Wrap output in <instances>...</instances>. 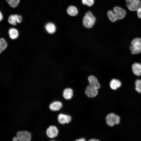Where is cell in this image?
<instances>
[{
  "instance_id": "7",
  "label": "cell",
  "mask_w": 141,
  "mask_h": 141,
  "mask_svg": "<svg viewBox=\"0 0 141 141\" xmlns=\"http://www.w3.org/2000/svg\"><path fill=\"white\" fill-rule=\"evenodd\" d=\"M46 132L47 136L50 138L51 141L52 139L58 136L59 131L56 126L51 125L46 129Z\"/></svg>"
},
{
  "instance_id": "3",
  "label": "cell",
  "mask_w": 141,
  "mask_h": 141,
  "mask_svg": "<svg viewBox=\"0 0 141 141\" xmlns=\"http://www.w3.org/2000/svg\"><path fill=\"white\" fill-rule=\"evenodd\" d=\"M95 16L90 11L87 12L84 16L83 20L84 25L86 27L90 28L93 26L96 21Z\"/></svg>"
},
{
  "instance_id": "13",
  "label": "cell",
  "mask_w": 141,
  "mask_h": 141,
  "mask_svg": "<svg viewBox=\"0 0 141 141\" xmlns=\"http://www.w3.org/2000/svg\"><path fill=\"white\" fill-rule=\"evenodd\" d=\"M73 95V90L69 88H66L64 89L63 92V96L64 98L67 100L72 98Z\"/></svg>"
},
{
  "instance_id": "6",
  "label": "cell",
  "mask_w": 141,
  "mask_h": 141,
  "mask_svg": "<svg viewBox=\"0 0 141 141\" xmlns=\"http://www.w3.org/2000/svg\"><path fill=\"white\" fill-rule=\"evenodd\" d=\"M16 136L19 141H31V133L27 131L21 130L17 131Z\"/></svg>"
},
{
  "instance_id": "27",
  "label": "cell",
  "mask_w": 141,
  "mask_h": 141,
  "mask_svg": "<svg viewBox=\"0 0 141 141\" xmlns=\"http://www.w3.org/2000/svg\"><path fill=\"white\" fill-rule=\"evenodd\" d=\"M89 140V141H99L98 140H96V139H91L90 140Z\"/></svg>"
},
{
  "instance_id": "5",
  "label": "cell",
  "mask_w": 141,
  "mask_h": 141,
  "mask_svg": "<svg viewBox=\"0 0 141 141\" xmlns=\"http://www.w3.org/2000/svg\"><path fill=\"white\" fill-rule=\"evenodd\" d=\"M126 6L128 9L131 11H137L141 7V1L140 0H125Z\"/></svg>"
},
{
  "instance_id": "16",
  "label": "cell",
  "mask_w": 141,
  "mask_h": 141,
  "mask_svg": "<svg viewBox=\"0 0 141 141\" xmlns=\"http://www.w3.org/2000/svg\"><path fill=\"white\" fill-rule=\"evenodd\" d=\"M8 33L10 38L12 39H16L19 36V33L17 30L15 28H10L9 30Z\"/></svg>"
},
{
  "instance_id": "10",
  "label": "cell",
  "mask_w": 141,
  "mask_h": 141,
  "mask_svg": "<svg viewBox=\"0 0 141 141\" xmlns=\"http://www.w3.org/2000/svg\"><path fill=\"white\" fill-rule=\"evenodd\" d=\"M62 105V103L60 101H55L50 103L49 105V108L51 111H56L60 110Z\"/></svg>"
},
{
  "instance_id": "24",
  "label": "cell",
  "mask_w": 141,
  "mask_h": 141,
  "mask_svg": "<svg viewBox=\"0 0 141 141\" xmlns=\"http://www.w3.org/2000/svg\"><path fill=\"white\" fill-rule=\"evenodd\" d=\"M12 141H19L16 136H15L13 137Z\"/></svg>"
},
{
  "instance_id": "11",
  "label": "cell",
  "mask_w": 141,
  "mask_h": 141,
  "mask_svg": "<svg viewBox=\"0 0 141 141\" xmlns=\"http://www.w3.org/2000/svg\"><path fill=\"white\" fill-rule=\"evenodd\" d=\"M89 85L98 89L100 87V85L97 78L92 75L89 76L88 78Z\"/></svg>"
},
{
  "instance_id": "19",
  "label": "cell",
  "mask_w": 141,
  "mask_h": 141,
  "mask_svg": "<svg viewBox=\"0 0 141 141\" xmlns=\"http://www.w3.org/2000/svg\"><path fill=\"white\" fill-rule=\"evenodd\" d=\"M7 44L5 40L3 38L0 40V53L4 50L7 46Z\"/></svg>"
},
{
  "instance_id": "22",
  "label": "cell",
  "mask_w": 141,
  "mask_h": 141,
  "mask_svg": "<svg viewBox=\"0 0 141 141\" xmlns=\"http://www.w3.org/2000/svg\"><path fill=\"white\" fill-rule=\"evenodd\" d=\"M83 4L86 5L89 7L92 6L94 3V0H82Z\"/></svg>"
},
{
  "instance_id": "14",
  "label": "cell",
  "mask_w": 141,
  "mask_h": 141,
  "mask_svg": "<svg viewBox=\"0 0 141 141\" xmlns=\"http://www.w3.org/2000/svg\"><path fill=\"white\" fill-rule=\"evenodd\" d=\"M121 84L120 81L115 79H112L110 83V86L111 89L115 90L120 87Z\"/></svg>"
},
{
  "instance_id": "20",
  "label": "cell",
  "mask_w": 141,
  "mask_h": 141,
  "mask_svg": "<svg viewBox=\"0 0 141 141\" xmlns=\"http://www.w3.org/2000/svg\"><path fill=\"white\" fill-rule=\"evenodd\" d=\"M135 89L136 91L141 93V80L137 79L135 82Z\"/></svg>"
},
{
  "instance_id": "15",
  "label": "cell",
  "mask_w": 141,
  "mask_h": 141,
  "mask_svg": "<svg viewBox=\"0 0 141 141\" xmlns=\"http://www.w3.org/2000/svg\"><path fill=\"white\" fill-rule=\"evenodd\" d=\"M45 28L46 31L50 34L54 33L56 30L55 26L52 23H47L46 25Z\"/></svg>"
},
{
  "instance_id": "1",
  "label": "cell",
  "mask_w": 141,
  "mask_h": 141,
  "mask_svg": "<svg viewBox=\"0 0 141 141\" xmlns=\"http://www.w3.org/2000/svg\"><path fill=\"white\" fill-rule=\"evenodd\" d=\"M126 14V11L119 6L114 7L113 11L109 10L107 13L109 20L113 22L123 19L125 16Z\"/></svg>"
},
{
  "instance_id": "25",
  "label": "cell",
  "mask_w": 141,
  "mask_h": 141,
  "mask_svg": "<svg viewBox=\"0 0 141 141\" xmlns=\"http://www.w3.org/2000/svg\"><path fill=\"white\" fill-rule=\"evenodd\" d=\"M77 141H85V140L83 138H81L77 139L76 140Z\"/></svg>"
},
{
  "instance_id": "4",
  "label": "cell",
  "mask_w": 141,
  "mask_h": 141,
  "mask_svg": "<svg viewBox=\"0 0 141 141\" xmlns=\"http://www.w3.org/2000/svg\"><path fill=\"white\" fill-rule=\"evenodd\" d=\"M130 50L133 54H136L141 52V39L136 38L131 42Z\"/></svg>"
},
{
  "instance_id": "2",
  "label": "cell",
  "mask_w": 141,
  "mask_h": 141,
  "mask_svg": "<svg viewBox=\"0 0 141 141\" xmlns=\"http://www.w3.org/2000/svg\"><path fill=\"white\" fill-rule=\"evenodd\" d=\"M107 124L109 126L112 127L119 124L121 118L118 115L113 113L108 114L105 118Z\"/></svg>"
},
{
  "instance_id": "17",
  "label": "cell",
  "mask_w": 141,
  "mask_h": 141,
  "mask_svg": "<svg viewBox=\"0 0 141 141\" xmlns=\"http://www.w3.org/2000/svg\"><path fill=\"white\" fill-rule=\"evenodd\" d=\"M67 12L69 15L73 16L77 14L78 11L76 7L74 6L70 5L68 8Z\"/></svg>"
},
{
  "instance_id": "8",
  "label": "cell",
  "mask_w": 141,
  "mask_h": 141,
  "mask_svg": "<svg viewBox=\"0 0 141 141\" xmlns=\"http://www.w3.org/2000/svg\"><path fill=\"white\" fill-rule=\"evenodd\" d=\"M98 89L89 85L86 88L85 93L88 97L93 98L96 97L98 93Z\"/></svg>"
},
{
  "instance_id": "26",
  "label": "cell",
  "mask_w": 141,
  "mask_h": 141,
  "mask_svg": "<svg viewBox=\"0 0 141 141\" xmlns=\"http://www.w3.org/2000/svg\"><path fill=\"white\" fill-rule=\"evenodd\" d=\"M3 18V15H2L1 12H0V20L1 21Z\"/></svg>"
},
{
  "instance_id": "21",
  "label": "cell",
  "mask_w": 141,
  "mask_h": 141,
  "mask_svg": "<svg viewBox=\"0 0 141 141\" xmlns=\"http://www.w3.org/2000/svg\"><path fill=\"white\" fill-rule=\"evenodd\" d=\"M9 5L12 8H15L18 5L20 0H6Z\"/></svg>"
},
{
  "instance_id": "23",
  "label": "cell",
  "mask_w": 141,
  "mask_h": 141,
  "mask_svg": "<svg viewBox=\"0 0 141 141\" xmlns=\"http://www.w3.org/2000/svg\"><path fill=\"white\" fill-rule=\"evenodd\" d=\"M137 11L138 17L141 19V7L139 8Z\"/></svg>"
},
{
  "instance_id": "9",
  "label": "cell",
  "mask_w": 141,
  "mask_h": 141,
  "mask_svg": "<svg viewBox=\"0 0 141 141\" xmlns=\"http://www.w3.org/2000/svg\"><path fill=\"white\" fill-rule=\"evenodd\" d=\"M57 120L60 124H64L69 123L71 121V118L69 115L60 113L57 116Z\"/></svg>"
},
{
  "instance_id": "18",
  "label": "cell",
  "mask_w": 141,
  "mask_h": 141,
  "mask_svg": "<svg viewBox=\"0 0 141 141\" xmlns=\"http://www.w3.org/2000/svg\"><path fill=\"white\" fill-rule=\"evenodd\" d=\"M18 16L17 15H12L8 18V22L10 24L14 25H16L18 22Z\"/></svg>"
},
{
  "instance_id": "12",
  "label": "cell",
  "mask_w": 141,
  "mask_h": 141,
  "mask_svg": "<svg viewBox=\"0 0 141 141\" xmlns=\"http://www.w3.org/2000/svg\"><path fill=\"white\" fill-rule=\"evenodd\" d=\"M132 69L133 73L137 76H140L141 74V64L136 63L132 66Z\"/></svg>"
}]
</instances>
